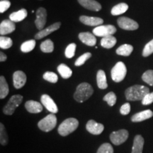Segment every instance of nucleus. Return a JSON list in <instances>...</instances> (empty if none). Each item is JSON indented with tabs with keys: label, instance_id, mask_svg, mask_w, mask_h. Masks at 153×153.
<instances>
[{
	"label": "nucleus",
	"instance_id": "nucleus-7",
	"mask_svg": "<svg viewBox=\"0 0 153 153\" xmlns=\"http://www.w3.org/2000/svg\"><path fill=\"white\" fill-rule=\"evenodd\" d=\"M116 32V28L113 25H100L93 29V33L99 37L111 36Z\"/></svg>",
	"mask_w": 153,
	"mask_h": 153
},
{
	"label": "nucleus",
	"instance_id": "nucleus-27",
	"mask_svg": "<svg viewBox=\"0 0 153 153\" xmlns=\"http://www.w3.org/2000/svg\"><path fill=\"white\" fill-rule=\"evenodd\" d=\"M133 51V47L129 44H123L116 50V53L122 56H129Z\"/></svg>",
	"mask_w": 153,
	"mask_h": 153
},
{
	"label": "nucleus",
	"instance_id": "nucleus-3",
	"mask_svg": "<svg viewBox=\"0 0 153 153\" xmlns=\"http://www.w3.org/2000/svg\"><path fill=\"white\" fill-rule=\"evenodd\" d=\"M79 121L74 118H70L65 120L58 127V133L62 136H67L69 134L73 133L77 128Z\"/></svg>",
	"mask_w": 153,
	"mask_h": 153
},
{
	"label": "nucleus",
	"instance_id": "nucleus-23",
	"mask_svg": "<svg viewBox=\"0 0 153 153\" xmlns=\"http://www.w3.org/2000/svg\"><path fill=\"white\" fill-rule=\"evenodd\" d=\"M97 85L99 89H105L108 87V85H107L106 82V74L104 70H99L97 74Z\"/></svg>",
	"mask_w": 153,
	"mask_h": 153
},
{
	"label": "nucleus",
	"instance_id": "nucleus-38",
	"mask_svg": "<svg viewBox=\"0 0 153 153\" xmlns=\"http://www.w3.org/2000/svg\"><path fill=\"white\" fill-rule=\"evenodd\" d=\"M97 153H114V149L109 143H104L99 147Z\"/></svg>",
	"mask_w": 153,
	"mask_h": 153
},
{
	"label": "nucleus",
	"instance_id": "nucleus-33",
	"mask_svg": "<svg viewBox=\"0 0 153 153\" xmlns=\"http://www.w3.org/2000/svg\"><path fill=\"white\" fill-rule=\"evenodd\" d=\"M142 79L149 85L153 86V70H149L144 72L142 76Z\"/></svg>",
	"mask_w": 153,
	"mask_h": 153
},
{
	"label": "nucleus",
	"instance_id": "nucleus-17",
	"mask_svg": "<svg viewBox=\"0 0 153 153\" xmlns=\"http://www.w3.org/2000/svg\"><path fill=\"white\" fill-rule=\"evenodd\" d=\"M79 40L82 43L89 46H94L97 43V38L95 37L94 34H92L89 32H84L80 33L78 36Z\"/></svg>",
	"mask_w": 153,
	"mask_h": 153
},
{
	"label": "nucleus",
	"instance_id": "nucleus-15",
	"mask_svg": "<svg viewBox=\"0 0 153 153\" xmlns=\"http://www.w3.org/2000/svg\"><path fill=\"white\" fill-rule=\"evenodd\" d=\"M13 82L16 89H21L26 82V75L24 72L16 71L13 74Z\"/></svg>",
	"mask_w": 153,
	"mask_h": 153
},
{
	"label": "nucleus",
	"instance_id": "nucleus-26",
	"mask_svg": "<svg viewBox=\"0 0 153 153\" xmlns=\"http://www.w3.org/2000/svg\"><path fill=\"white\" fill-rule=\"evenodd\" d=\"M128 5L127 4L120 3L113 7L111 9V14L113 16H118L125 13L126 11H128Z\"/></svg>",
	"mask_w": 153,
	"mask_h": 153
},
{
	"label": "nucleus",
	"instance_id": "nucleus-24",
	"mask_svg": "<svg viewBox=\"0 0 153 153\" xmlns=\"http://www.w3.org/2000/svg\"><path fill=\"white\" fill-rule=\"evenodd\" d=\"M116 42H117L116 38L112 35L105 36V37L101 39V45L103 48H105L109 49L111 48H113L116 45Z\"/></svg>",
	"mask_w": 153,
	"mask_h": 153
},
{
	"label": "nucleus",
	"instance_id": "nucleus-34",
	"mask_svg": "<svg viewBox=\"0 0 153 153\" xmlns=\"http://www.w3.org/2000/svg\"><path fill=\"white\" fill-rule=\"evenodd\" d=\"M43 79L46 81L51 82V83H56L58 80V76L54 72H45L43 76Z\"/></svg>",
	"mask_w": 153,
	"mask_h": 153
},
{
	"label": "nucleus",
	"instance_id": "nucleus-16",
	"mask_svg": "<svg viewBox=\"0 0 153 153\" xmlns=\"http://www.w3.org/2000/svg\"><path fill=\"white\" fill-rule=\"evenodd\" d=\"M79 21L82 24L90 26H98L103 24L104 20L99 17H93L87 16H81L79 17Z\"/></svg>",
	"mask_w": 153,
	"mask_h": 153
},
{
	"label": "nucleus",
	"instance_id": "nucleus-11",
	"mask_svg": "<svg viewBox=\"0 0 153 153\" xmlns=\"http://www.w3.org/2000/svg\"><path fill=\"white\" fill-rule=\"evenodd\" d=\"M41 102L44 106L46 108L48 111L51 112L52 114H56L58 111V108L57 105L55 104V101L53 100V99L48 94H43L41 97Z\"/></svg>",
	"mask_w": 153,
	"mask_h": 153
},
{
	"label": "nucleus",
	"instance_id": "nucleus-12",
	"mask_svg": "<svg viewBox=\"0 0 153 153\" xmlns=\"http://www.w3.org/2000/svg\"><path fill=\"white\" fill-rule=\"evenodd\" d=\"M86 128L88 132L93 135H100L104 131V126L103 124L97 123L95 120H90L87 122L86 125Z\"/></svg>",
	"mask_w": 153,
	"mask_h": 153
},
{
	"label": "nucleus",
	"instance_id": "nucleus-35",
	"mask_svg": "<svg viewBox=\"0 0 153 153\" xmlns=\"http://www.w3.org/2000/svg\"><path fill=\"white\" fill-rule=\"evenodd\" d=\"M103 99H104V101H106L110 106H114L116 102V96L114 92L111 91V92L107 94L106 95H105Z\"/></svg>",
	"mask_w": 153,
	"mask_h": 153
},
{
	"label": "nucleus",
	"instance_id": "nucleus-40",
	"mask_svg": "<svg viewBox=\"0 0 153 153\" xmlns=\"http://www.w3.org/2000/svg\"><path fill=\"white\" fill-rule=\"evenodd\" d=\"M11 6V2L8 0H1L0 1V12L4 13Z\"/></svg>",
	"mask_w": 153,
	"mask_h": 153
},
{
	"label": "nucleus",
	"instance_id": "nucleus-22",
	"mask_svg": "<svg viewBox=\"0 0 153 153\" xmlns=\"http://www.w3.org/2000/svg\"><path fill=\"white\" fill-rule=\"evenodd\" d=\"M27 14V10L25 9H22L18 11L11 14L9 16V19L14 22H20L26 18Z\"/></svg>",
	"mask_w": 153,
	"mask_h": 153
},
{
	"label": "nucleus",
	"instance_id": "nucleus-28",
	"mask_svg": "<svg viewBox=\"0 0 153 153\" xmlns=\"http://www.w3.org/2000/svg\"><path fill=\"white\" fill-rule=\"evenodd\" d=\"M57 71L63 79H68L72 74V70L65 64H60L57 67Z\"/></svg>",
	"mask_w": 153,
	"mask_h": 153
},
{
	"label": "nucleus",
	"instance_id": "nucleus-43",
	"mask_svg": "<svg viewBox=\"0 0 153 153\" xmlns=\"http://www.w3.org/2000/svg\"><path fill=\"white\" fill-rule=\"evenodd\" d=\"M7 55H6L2 51H1V53H0V61H1V62H4L5 60H7Z\"/></svg>",
	"mask_w": 153,
	"mask_h": 153
},
{
	"label": "nucleus",
	"instance_id": "nucleus-21",
	"mask_svg": "<svg viewBox=\"0 0 153 153\" xmlns=\"http://www.w3.org/2000/svg\"><path fill=\"white\" fill-rule=\"evenodd\" d=\"M143 145H144L143 137L140 135H136L134 138L132 153H143Z\"/></svg>",
	"mask_w": 153,
	"mask_h": 153
},
{
	"label": "nucleus",
	"instance_id": "nucleus-1",
	"mask_svg": "<svg viewBox=\"0 0 153 153\" xmlns=\"http://www.w3.org/2000/svg\"><path fill=\"white\" fill-rule=\"evenodd\" d=\"M149 92L150 89L148 87L143 85H134L126 89L125 95L128 101H142Z\"/></svg>",
	"mask_w": 153,
	"mask_h": 153
},
{
	"label": "nucleus",
	"instance_id": "nucleus-39",
	"mask_svg": "<svg viewBox=\"0 0 153 153\" xmlns=\"http://www.w3.org/2000/svg\"><path fill=\"white\" fill-rule=\"evenodd\" d=\"M153 53V39L145 45L143 51V57H148Z\"/></svg>",
	"mask_w": 153,
	"mask_h": 153
},
{
	"label": "nucleus",
	"instance_id": "nucleus-29",
	"mask_svg": "<svg viewBox=\"0 0 153 153\" xmlns=\"http://www.w3.org/2000/svg\"><path fill=\"white\" fill-rule=\"evenodd\" d=\"M36 46V41L35 40H29L24 43H22L21 45V51L23 53H29L34 49Z\"/></svg>",
	"mask_w": 153,
	"mask_h": 153
},
{
	"label": "nucleus",
	"instance_id": "nucleus-41",
	"mask_svg": "<svg viewBox=\"0 0 153 153\" xmlns=\"http://www.w3.org/2000/svg\"><path fill=\"white\" fill-rule=\"evenodd\" d=\"M153 103V92L147 94L142 100L143 105H149Z\"/></svg>",
	"mask_w": 153,
	"mask_h": 153
},
{
	"label": "nucleus",
	"instance_id": "nucleus-13",
	"mask_svg": "<svg viewBox=\"0 0 153 153\" xmlns=\"http://www.w3.org/2000/svg\"><path fill=\"white\" fill-rule=\"evenodd\" d=\"M16 29V26L14 22L10 19H6L0 24V34L1 36L12 33Z\"/></svg>",
	"mask_w": 153,
	"mask_h": 153
},
{
	"label": "nucleus",
	"instance_id": "nucleus-20",
	"mask_svg": "<svg viewBox=\"0 0 153 153\" xmlns=\"http://www.w3.org/2000/svg\"><path fill=\"white\" fill-rule=\"evenodd\" d=\"M153 116V112L151 110H145L132 116L131 120L133 122H141L143 120L149 119Z\"/></svg>",
	"mask_w": 153,
	"mask_h": 153
},
{
	"label": "nucleus",
	"instance_id": "nucleus-14",
	"mask_svg": "<svg viewBox=\"0 0 153 153\" xmlns=\"http://www.w3.org/2000/svg\"><path fill=\"white\" fill-rule=\"evenodd\" d=\"M60 25H61L60 22H56V23H55V24L49 26L48 27L43 28V30H40V31L38 32L37 34H36V35L35 36V38L38 40L42 39L43 38L50 35V34L52 33L53 32H54V31H55V30H57V29H59L60 27Z\"/></svg>",
	"mask_w": 153,
	"mask_h": 153
},
{
	"label": "nucleus",
	"instance_id": "nucleus-30",
	"mask_svg": "<svg viewBox=\"0 0 153 153\" xmlns=\"http://www.w3.org/2000/svg\"><path fill=\"white\" fill-rule=\"evenodd\" d=\"M41 50L43 53H52L54 50V43L51 39H47L41 45Z\"/></svg>",
	"mask_w": 153,
	"mask_h": 153
},
{
	"label": "nucleus",
	"instance_id": "nucleus-18",
	"mask_svg": "<svg viewBox=\"0 0 153 153\" xmlns=\"http://www.w3.org/2000/svg\"><path fill=\"white\" fill-rule=\"evenodd\" d=\"M80 5L91 11H99L101 9V5L95 0H77Z\"/></svg>",
	"mask_w": 153,
	"mask_h": 153
},
{
	"label": "nucleus",
	"instance_id": "nucleus-5",
	"mask_svg": "<svg viewBox=\"0 0 153 153\" xmlns=\"http://www.w3.org/2000/svg\"><path fill=\"white\" fill-rule=\"evenodd\" d=\"M126 73H127V69L123 62L116 63L111 72L112 79L116 82L123 81L124 78L126 77Z\"/></svg>",
	"mask_w": 153,
	"mask_h": 153
},
{
	"label": "nucleus",
	"instance_id": "nucleus-32",
	"mask_svg": "<svg viewBox=\"0 0 153 153\" xmlns=\"http://www.w3.org/2000/svg\"><path fill=\"white\" fill-rule=\"evenodd\" d=\"M13 41L10 38L1 36L0 38V48L1 49H9L12 46Z\"/></svg>",
	"mask_w": 153,
	"mask_h": 153
},
{
	"label": "nucleus",
	"instance_id": "nucleus-2",
	"mask_svg": "<svg viewBox=\"0 0 153 153\" xmlns=\"http://www.w3.org/2000/svg\"><path fill=\"white\" fill-rule=\"evenodd\" d=\"M93 93L94 89L87 82H83L76 87L75 92L74 94V99L77 102L82 103L90 98Z\"/></svg>",
	"mask_w": 153,
	"mask_h": 153
},
{
	"label": "nucleus",
	"instance_id": "nucleus-10",
	"mask_svg": "<svg viewBox=\"0 0 153 153\" xmlns=\"http://www.w3.org/2000/svg\"><path fill=\"white\" fill-rule=\"evenodd\" d=\"M47 20V11L46 9L43 7H40L36 11V19L35 21V24L36 28L38 30H41L43 29L44 26L46 24Z\"/></svg>",
	"mask_w": 153,
	"mask_h": 153
},
{
	"label": "nucleus",
	"instance_id": "nucleus-19",
	"mask_svg": "<svg viewBox=\"0 0 153 153\" xmlns=\"http://www.w3.org/2000/svg\"><path fill=\"white\" fill-rule=\"evenodd\" d=\"M25 107H26V110L31 114H38L43 111V106L41 103L33 100L26 101L25 104Z\"/></svg>",
	"mask_w": 153,
	"mask_h": 153
},
{
	"label": "nucleus",
	"instance_id": "nucleus-31",
	"mask_svg": "<svg viewBox=\"0 0 153 153\" xmlns=\"http://www.w3.org/2000/svg\"><path fill=\"white\" fill-rule=\"evenodd\" d=\"M0 143L1 145H6L8 143V135L2 123L0 124Z\"/></svg>",
	"mask_w": 153,
	"mask_h": 153
},
{
	"label": "nucleus",
	"instance_id": "nucleus-25",
	"mask_svg": "<svg viewBox=\"0 0 153 153\" xmlns=\"http://www.w3.org/2000/svg\"><path fill=\"white\" fill-rule=\"evenodd\" d=\"M9 86L4 76H0V99H4L9 94Z\"/></svg>",
	"mask_w": 153,
	"mask_h": 153
},
{
	"label": "nucleus",
	"instance_id": "nucleus-36",
	"mask_svg": "<svg viewBox=\"0 0 153 153\" xmlns=\"http://www.w3.org/2000/svg\"><path fill=\"white\" fill-rule=\"evenodd\" d=\"M91 57V53H86L85 54L81 55V56L79 57L77 59H76L74 65H75V66H77V67L81 66L82 65L85 64L86 61L89 60Z\"/></svg>",
	"mask_w": 153,
	"mask_h": 153
},
{
	"label": "nucleus",
	"instance_id": "nucleus-37",
	"mask_svg": "<svg viewBox=\"0 0 153 153\" xmlns=\"http://www.w3.org/2000/svg\"><path fill=\"white\" fill-rule=\"evenodd\" d=\"M75 50H76L75 43L69 44L68 47L66 48L65 52L66 57H68V58H72V57H73L74 54H75Z\"/></svg>",
	"mask_w": 153,
	"mask_h": 153
},
{
	"label": "nucleus",
	"instance_id": "nucleus-4",
	"mask_svg": "<svg viewBox=\"0 0 153 153\" xmlns=\"http://www.w3.org/2000/svg\"><path fill=\"white\" fill-rule=\"evenodd\" d=\"M57 124V118L54 114L48 115L38 122V128L44 132H50L54 129Z\"/></svg>",
	"mask_w": 153,
	"mask_h": 153
},
{
	"label": "nucleus",
	"instance_id": "nucleus-8",
	"mask_svg": "<svg viewBox=\"0 0 153 153\" xmlns=\"http://www.w3.org/2000/svg\"><path fill=\"white\" fill-rule=\"evenodd\" d=\"M128 137V132L125 129L114 131L110 135V140L113 144L115 145H120L125 143Z\"/></svg>",
	"mask_w": 153,
	"mask_h": 153
},
{
	"label": "nucleus",
	"instance_id": "nucleus-9",
	"mask_svg": "<svg viewBox=\"0 0 153 153\" xmlns=\"http://www.w3.org/2000/svg\"><path fill=\"white\" fill-rule=\"evenodd\" d=\"M118 25L122 29L127 30H137L139 27V25L135 21L128 18V17H120L118 18Z\"/></svg>",
	"mask_w": 153,
	"mask_h": 153
},
{
	"label": "nucleus",
	"instance_id": "nucleus-6",
	"mask_svg": "<svg viewBox=\"0 0 153 153\" xmlns=\"http://www.w3.org/2000/svg\"><path fill=\"white\" fill-rule=\"evenodd\" d=\"M23 100V97L22 95H14L11 97L8 101L7 104L3 108L4 114L6 115H12L14 114L16 108L19 105L22 104Z\"/></svg>",
	"mask_w": 153,
	"mask_h": 153
},
{
	"label": "nucleus",
	"instance_id": "nucleus-42",
	"mask_svg": "<svg viewBox=\"0 0 153 153\" xmlns=\"http://www.w3.org/2000/svg\"><path fill=\"white\" fill-rule=\"evenodd\" d=\"M131 111V105L129 103H126L120 107V112L122 115H128Z\"/></svg>",
	"mask_w": 153,
	"mask_h": 153
}]
</instances>
